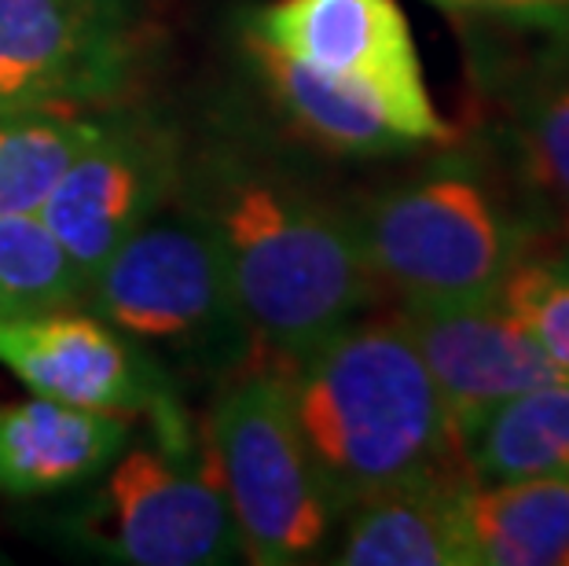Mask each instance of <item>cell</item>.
I'll list each match as a JSON object with an SVG mask.
<instances>
[{
    "mask_svg": "<svg viewBox=\"0 0 569 566\" xmlns=\"http://www.w3.org/2000/svg\"><path fill=\"white\" fill-rule=\"evenodd\" d=\"M177 196L221 247L269 365L295 368L371 302L375 276L349 214L327 207L287 170L213 143L180 166Z\"/></svg>",
    "mask_w": 569,
    "mask_h": 566,
    "instance_id": "obj_1",
    "label": "cell"
},
{
    "mask_svg": "<svg viewBox=\"0 0 569 566\" xmlns=\"http://www.w3.org/2000/svg\"><path fill=\"white\" fill-rule=\"evenodd\" d=\"M301 441L335 508L408 486L470 481L419 349L390 320H353L287 368Z\"/></svg>",
    "mask_w": 569,
    "mask_h": 566,
    "instance_id": "obj_2",
    "label": "cell"
},
{
    "mask_svg": "<svg viewBox=\"0 0 569 566\" xmlns=\"http://www.w3.org/2000/svg\"><path fill=\"white\" fill-rule=\"evenodd\" d=\"M81 302L166 368L232 379L261 357L221 247L188 210L137 228L84 284Z\"/></svg>",
    "mask_w": 569,
    "mask_h": 566,
    "instance_id": "obj_3",
    "label": "cell"
},
{
    "mask_svg": "<svg viewBox=\"0 0 569 566\" xmlns=\"http://www.w3.org/2000/svg\"><path fill=\"white\" fill-rule=\"evenodd\" d=\"M375 284L405 302H463L500 291L532 228L489 173L441 162L371 196L353 218Z\"/></svg>",
    "mask_w": 569,
    "mask_h": 566,
    "instance_id": "obj_4",
    "label": "cell"
},
{
    "mask_svg": "<svg viewBox=\"0 0 569 566\" xmlns=\"http://www.w3.org/2000/svg\"><path fill=\"white\" fill-rule=\"evenodd\" d=\"M210 460L250 563L290 566L323 552L342 512L301 441L283 368L250 365L228 379L210 413Z\"/></svg>",
    "mask_w": 569,
    "mask_h": 566,
    "instance_id": "obj_5",
    "label": "cell"
},
{
    "mask_svg": "<svg viewBox=\"0 0 569 566\" xmlns=\"http://www.w3.org/2000/svg\"><path fill=\"white\" fill-rule=\"evenodd\" d=\"M0 365L38 397L126 419L148 416L162 449H191L173 371L92 312L52 309L0 320Z\"/></svg>",
    "mask_w": 569,
    "mask_h": 566,
    "instance_id": "obj_6",
    "label": "cell"
},
{
    "mask_svg": "<svg viewBox=\"0 0 569 566\" xmlns=\"http://www.w3.org/2000/svg\"><path fill=\"white\" fill-rule=\"evenodd\" d=\"M84 523L96 548L129 566H221L243 552L221 481L154 445L118 453Z\"/></svg>",
    "mask_w": 569,
    "mask_h": 566,
    "instance_id": "obj_7",
    "label": "cell"
},
{
    "mask_svg": "<svg viewBox=\"0 0 569 566\" xmlns=\"http://www.w3.org/2000/svg\"><path fill=\"white\" fill-rule=\"evenodd\" d=\"M180 166L173 132L148 118H107L38 210L81 284L177 196Z\"/></svg>",
    "mask_w": 569,
    "mask_h": 566,
    "instance_id": "obj_8",
    "label": "cell"
},
{
    "mask_svg": "<svg viewBox=\"0 0 569 566\" xmlns=\"http://www.w3.org/2000/svg\"><path fill=\"white\" fill-rule=\"evenodd\" d=\"M243 33L323 75L382 92L427 148L452 140L422 81L408 16L397 0H272L250 11Z\"/></svg>",
    "mask_w": 569,
    "mask_h": 566,
    "instance_id": "obj_9",
    "label": "cell"
},
{
    "mask_svg": "<svg viewBox=\"0 0 569 566\" xmlns=\"http://www.w3.org/2000/svg\"><path fill=\"white\" fill-rule=\"evenodd\" d=\"M132 67L126 0H0V111L89 107Z\"/></svg>",
    "mask_w": 569,
    "mask_h": 566,
    "instance_id": "obj_10",
    "label": "cell"
},
{
    "mask_svg": "<svg viewBox=\"0 0 569 566\" xmlns=\"http://www.w3.org/2000/svg\"><path fill=\"white\" fill-rule=\"evenodd\" d=\"M393 320L419 349L456 438L496 405L562 379L500 291L463 302H405Z\"/></svg>",
    "mask_w": 569,
    "mask_h": 566,
    "instance_id": "obj_11",
    "label": "cell"
},
{
    "mask_svg": "<svg viewBox=\"0 0 569 566\" xmlns=\"http://www.w3.org/2000/svg\"><path fill=\"white\" fill-rule=\"evenodd\" d=\"M250 63L269 100L280 107L283 118L301 137L320 143L323 151L353 155V159H379L427 148L405 115L382 92L360 81L323 75V70L276 52L258 38H247Z\"/></svg>",
    "mask_w": 569,
    "mask_h": 566,
    "instance_id": "obj_12",
    "label": "cell"
},
{
    "mask_svg": "<svg viewBox=\"0 0 569 566\" xmlns=\"http://www.w3.org/2000/svg\"><path fill=\"white\" fill-rule=\"evenodd\" d=\"M129 445V419L52 397L0 408V493L48 497L107 471Z\"/></svg>",
    "mask_w": 569,
    "mask_h": 566,
    "instance_id": "obj_13",
    "label": "cell"
},
{
    "mask_svg": "<svg viewBox=\"0 0 569 566\" xmlns=\"http://www.w3.org/2000/svg\"><path fill=\"white\" fill-rule=\"evenodd\" d=\"M467 566H548L569 548V478L463 481L452 493Z\"/></svg>",
    "mask_w": 569,
    "mask_h": 566,
    "instance_id": "obj_14",
    "label": "cell"
},
{
    "mask_svg": "<svg viewBox=\"0 0 569 566\" xmlns=\"http://www.w3.org/2000/svg\"><path fill=\"white\" fill-rule=\"evenodd\" d=\"M445 486H408L353 504L335 552L342 566H467L456 534L452 493Z\"/></svg>",
    "mask_w": 569,
    "mask_h": 566,
    "instance_id": "obj_15",
    "label": "cell"
},
{
    "mask_svg": "<svg viewBox=\"0 0 569 566\" xmlns=\"http://www.w3.org/2000/svg\"><path fill=\"white\" fill-rule=\"evenodd\" d=\"M470 481L569 478V379L496 405L459 438Z\"/></svg>",
    "mask_w": 569,
    "mask_h": 566,
    "instance_id": "obj_16",
    "label": "cell"
},
{
    "mask_svg": "<svg viewBox=\"0 0 569 566\" xmlns=\"http://www.w3.org/2000/svg\"><path fill=\"white\" fill-rule=\"evenodd\" d=\"M107 118L81 107L0 111V218L38 214L67 166L103 132Z\"/></svg>",
    "mask_w": 569,
    "mask_h": 566,
    "instance_id": "obj_17",
    "label": "cell"
},
{
    "mask_svg": "<svg viewBox=\"0 0 569 566\" xmlns=\"http://www.w3.org/2000/svg\"><path fill=\"white\" fill-rule=\"evenodd\" d=\"M569 33L515 92V143L526 173L569 214Z\"/></svg>",
    "mask_w": 569,
    "mask_h": 566,
    "instance_id": "obj_18",
    "label": "cell"
},
{
    "mask_svg": "<svg viewBox=\"0 0 569 566\" xmlns=\"http://www.w3.org/2000/svg\"><path fill=\"white\" fill-rule=\"evenodd\" d=\"M84 284L38 214L0 218V320L78 306Z\"/></svg>",
    "mask_w": 569,
    "mask_h": 566,
    "instance_id": "obj_19",
    "label": "cell"
},
{
    "mask_svg": "<svg viewBox=\"0 0 569 566\" xmlns=\"http://www.w3.org/2000/svg\"><path fill=\"white\" fill-rule=\"evenodd\" d=\"M500 298L532 331L559 376L569 379V247H529L500 284Z\"/></svg>",
    "mask_w": 569,
    "mask_h": 566,
    "instance_id": "obj_20",
    "label": "cell"
},
{
    "mask_svg": "<svg viewBox=\"0 0 569 566\" xmlns=\"http://www.w3.org/2000/svg\"><path fill=\"white\" fill-rule=\"evenodd\" d=\"M430 4L452 11V16L569 33V0H430Z\"/></svg>",
    "mask_w": 569,
    "mask_h": 566,
    "instance_id": "obj_21",
    "label": "cell"
},
{
    "mask_svg": "<svg viewBox=\"0 0 569 566\" xmlns=\"http://www.w3.org/2000/svg\"><path fill=\"white\" fill-rule=\"evenodd\" d=\"M559 563H562V566H569V548L562 552V559H559Z\"/></svg>",
    "mask_w": 569,
    "mask_h": 566,
    "instance_id": "obj_22",
    "label": "cell"
}]
</instances>
